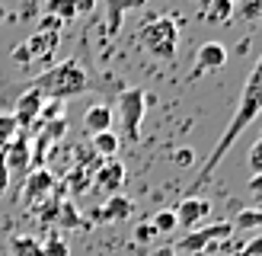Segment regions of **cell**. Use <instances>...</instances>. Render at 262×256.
<instances>
[{"label": "cell", "instance_id": "cell-1", "mask_svg": "<svg viewBox=\"0 0 262 256\" xmlns=\"http://www.w3.org/2000/svg\"><path fill=\"white\" fill-rule=\"evenodd\" d=\"M262 112V58L256 61V68L250 71V77H246V83H243V93H240V102H237V109H233V115H230V122H227V128H224V135L217 138V144H214V151L205 157V163L199 166V176H195V183L189 186V196L192 192H199L202 186H205V179L211 176L214 170H217V163L230 154V147L237 144V138L250 128L253 122H256V115Z\"/></svg>", "mask_w": 262, "mask_h": 256}, {"label": "cell", "instance_id": "cell-2", "mask_svg": "<svg viewBox=\"0 0 262 256\" xmlns=\"http://www.w3.org/2000/svg\"><path fill=\"white\" fill-rule=\"evenodd\" d=\"M35 90H38L45 99L61 102V99H71V96L86 93V90H90V77H86V71H83L77 61H61V64L48 68L42 77H38Z\"/></svg>", "mask_w": 262, "mask_h": 256}, {"label": "cell", "instance_id": "cell-3", "mask_svg": "<svg viewBox=\"0 0 262 256\" xmlns=\"http://www.w3.org/2000/svg\"><path fill=\"white\" fill-rule=\"evenodd\" d=\"M138 45L157 61H173L179 51V23L173 16H157L141 26Z\"/></svg>", "mask_w": 262, "mask_h": 256}, {"label": "cell", "instance_id": "cell-4", "mask_svg": "<svg viewBox=\"0 0 262 256\" xmlns=\"http://www.w3.org/2000/svg\"><path fill=\"white\" fill-rule=\"evenodd\" d=\"M144 112H147V93L138 87L122 90L119 93V122L125 128V138L131 144L141 141V122H144Z\"/></svg>", "mask_w": 262, "mask_h": 256}, {"label": "cell", "instance_id": "cell-5", "mask_svg": "<svg viewBox=\"0 0 262 256\" xmlns=\"http://www.w3.org/2000/svg\"><path fill=\"white\" fill-rule=\"evenodd\" d=\"M230 234H233L230 221H221V224H211V227H205V230H189V234L182 237L173 250L176 253H202V250H208L217 240H230Z\"/></svg>", "mask_w": 262, "mask_h": 256}, {"label": "cell", "instance_id": "cell-6", "mask_svg": "<svg viewBox=\"0 0 262 256\" xmlns=\"http://www.w3.org/2000/svg\"><path fill=\"white\" fill-rule=\"evenodd\" d=\"M51 189H55V176H51L48 170H32L29 176L23 179V205H26V208L42 205Z\"/></svg>", "mask_w": 262, "mask_h": 256}, {"label": "cell", "instance_id": "cell-7", "mask_svg": "<svg viewBox=\"0 0 262 256\" xmlns=\"http://www.w3.org/2000/svg\"><path fill=\"white\" fill-rule=\"evenodd\" d=\"M0 154H4V163H7V170H10V179L13 176H26V170H29V163H32V147H29V141H26L23 132L13 138Z\"/></svg>", "mask_w": 262, "mask_h": 256}, {"label": "cell", "instance_id": "cell-8", "mask_svg": "<svg viewBox=\"0 0 262 256\" xmlns=\"http://www.w3.org/2000/svg\"><path fill=\"white\" fill-rule=\"evenodd\" d=\"M208 211H211V202L208 199H195V196H186L176 208H173V215H176V227H186V230H195L205 218H208Z\"/></svg>", "mask_w": 262, "mask_h": 256}, {"label": "cell", "instance_id": "cell-9", "mask_svg": "<svg viewBox=\"0 0 262 256\" xmlns=\"http://www.w3.org/2000/svg\"><path fill=\"white\" fill-rule=\"evenodd\" d=\"M42 106H45V96L38 93V90H26V93L16 99V112H13V119H16L19 128H29L38 122V115H42Z\"/></svg>", "mask_w": 262, "mask_h": 256}, {"label": "cell", "instance_id": "cell-10", "mask_svg": "<svg viewBox=\"0 0 262 256\" xmlns=\"http://www.w3.org/2000/svg\"><path fill=\"white\" fill-rule=\"evenodd\" d=\"M122 183H125V166L119 163V160H106L96 170V189H102V192H109V196H119V189H122Z\"/></svg>", "mask_w": 262, "mask_h": 256}, {"label": "cell", "instance_id": "cell-11", "mask_svg": "<svg viewBox=\"0 0 262 256\" xmlns=\"http://www.w3.org/2000/svg\"><path fill=\"white\" fill-rule=\"evenodd\" d=\"M227 64V48L221 42H205L199 48V58H195V68L199 71H221Z\"/></svg>", "mask_w": 262, "mask_h": 256}, {"label": "cell", "instance_id": "cell-12", "mask_svg": "<svg viewBox=\"0 0 262 256\" xmlns=\"http://www.w3.org/2000/svg\"><path fill=\"white\" fill-rule=\"evenodd\" d=\"M199 13L208 26H227L233 19V0H202Z\"/></svg>", "mask_w": 262, "mask_h": 256}, {"label": "cell", "instance_id": "cell-13", "mask_svg": "<svg viewBox=\"0 0 262 256\" xmlns=\"http://www.w3.org/2000/svg\"><path fill=\"white\" fill-rule=\"evenodd\" d=\"M83 128L90 135H99V132H112V109L106 102H93L86 112H83Z\"/></svg>", "mask_w": 262, "mask_h": 256}, {"label": "cell", "instance_id": "cell-14", "mask_svg": "<svg viewBox=\"0 0 262 256\" xmlns=\"http://www.w3.org/2000/svg\"><path fill=\"white\" fill-rule=\"evenodd\" d=\"M147 0H106V26H109V35H115L122 29V16L128 10H141Z\"/></svg>", "mask_w": 262, "mask_h": 256}, {"label": "cell", "instance_id": "cell-15", "mask_svg": "<svg viewBox=\"0 0 262 256\" xmlns=\"http://www.w3.org/2000/svg\"><path fill=\"white\" fill-rule=\"evenodd\" d=\"M58 32H48V29H38L32 38H29V42H26V48H29V55L32 58H48L51 55V51H55L58 48Z\"/></svg>", "mask_w": 262, "mask_h": 256}, {"label": "cell", "instance_id": "cell-16", "mask_svg": "<svg viewBox=\"0 0 262 256\" xmlns=\"http://www.w3.org/2000/svg\"><path fill=\"white\" fill-rule=\"evenodd\" d=\"M131 199H125V196H112L106 205L99 208V221H125V218L131 215Z\"/></svg>", "mask_w": 262, "mask_h": 256}, {"label": "cell", "instance_id": "cell-17", "mask_svg": "<svg viewBox=\"0 0 262 256\" xmlns=\"http://www.w3.org/2000/svg\"><path fill=\"white\" fill-rule=\"evenodd\" d=\"M10 253L13 256H42V240L29 234H13L10 237Z\"/></svg>", "mask_w": 262, "mask_h": 256}, {"label": "cell", "instance_id": "cell-18", "mask_svg": "<svg viewBox=\"0 0 262 256\" xmlns=\"http://www.w3.org/2000/svg\"><path fill=\"white\" fill-rule=\"evenodd\" d=\"M45 16L58 19L64 26V23H71L77 16V7H74V0H45Z\"/></svg>", "mask_w": 262, "mask_h": 256}, {"label": "cell", "instance_id": "cell-19", "mask_svg": "<svg viewBox=\"0 0 262 256\" xmlns=\"http://www.w3.org/2000/svg\"><path fill=\"white\" fill-rule=\"evenodd\" d=\"M93 151L99 154L102 160H112L115 154H119V135H115V132H99V135H93Z\"/></svg>", "mask_w": 262, "mask_h": 256}, {"label": "cell", "instance_id": "cell-20", "mask_svg": "<svg viewBox=\"0 0 262 256\" xmlns=\"http://www.w3.org/2000/svg\"><path fill=\"white\" fill-rule=\"evenodd\" d=\"M233 230H256L262 227V208H243L237 211V218H233Z\"/></svg>", "mask_w": 262, "mask_h": 256}, {"label": "cell", "instance_id": "cell-21", "mask_svg": "<svg viewBox=\"0 0 262 256\" xmlns=\"http://www.w3.org/2000/svg\"><path fill=\"white\" fill-rule=\"evenodd\" d=\"M233 16H243L246 23L262 19V0H233Z\"/></svg>", "mask_w": 262, "mask_h": 256}, {"label": "cell", "instance_id": "cell-22", "mask_svg": "<svg viewBox=\"0 0 262 256\" xmlns=\"http://www.w3.org/2000/svg\"><path fill=\"white\" fill-rule=\"evenodd\" d=\"M16 135H19V125L13 119V112H0V151H4Z\"/></svg>", "mask_w": 262, "mask_h": 256}, {"label": "cell", "instance_id": "cell-23", "mask_svg": "<svg viewBox=\"0 0 262 256\" xmlns=\"http://www.w3.org/2000/svg\"><path fill=\"white\" fill-rule=\"evenodd\" d=\"M150 224H154V230H157V234H169V230H176V215H173V208H163V211H157Z\"/></svg>", "mask_w": 262, "mask_h": 256}, {"label": "cell", "instance_id": "cell-24", "mask_svg": "<svg viewBox=\"0 0 262 256\" xmlns=\"http://www.w3.org/2000/svg\"><path fill=\"white\" fill-rule=\"evenodd\" d=\"M42 256H71L68 240H61L58 234H51V237L42 243Z\"/></svg>", "mask_w": 262, "mask_h": 256}, {"label": "cell", "instance_id": "cell-25", "mask_svg": "<svg viewBox=\"0 0 262 256\" xmlns=\"http://www.w3.org/2000/svg\"><path fill=\"white\" fill-rule=\"evenodd\" d=\"M154 237H157V230H154V224H150V221L138 224V230H135V240H138V243H150Z\"/></svg>", "mask_w": 262, "mask_h": 256}, {"label": "cell", "instance_id": "cell-26", "mask_svg": "<svg viewBox=\"0 0 262 256\" xmlns=\"http://www.w3.org/2000/svg\"><path fill=\"white\" fill-rule=\"evenodd\" d=\"M250 166H253V173H262V141H256L250 147Z\"/></svg>", "mask_w": 262, "mask_h": 256}, {"label": "cell", "instance_id": "cell-27", "mask_svg": "<svg viewBox=\"0 0 262 256\" xmlns=\"http://www.w3.org/2000/svg\"><path fill=\"white\" fill-rule=\"evenodd\" d=\"M13 61H16V64H23V68H26V64L32 61V55H29V48H26V42L13 48Z\"/></svg>", "mask_w": 262, "mask_h": 256}, {"label": "cell", "instance_id": "cell-28", "mask_svg": "<svg viewBox=\"0 0 262 256\" xmlns=\"http://www.w3.org/2000/svg\"><path fill=\"white\" fill-rule=\"evenodd\" d=\"M243 256H262V234H259L256 240L246 243V247H243Z\"/></svg>", "mask_w": 262, "mask_h": 256}, {"label": "cell", "instance_id": "cell-29", "mask_svg": "<svg viewBox=\"0 0 262 256\" xmlns=\"http://www.w3.org/2000/svg\"><path fill=\"white\" fill-rule=\"evenodd\" d=\"M10 189V170H7V163H4V154H0V196Z\"/></svg>", "mask_w": 262, "mask_h": 256}, {"label": "cell", "instance_id": "cell-30", "mask_svg": "<svg viewBox=\"0 0 262 256\" xmlns=\"http://www.w3.org/2000/svg\"><path fill=\"white\" fill-rule=\"evenodd\" d=\"M192 160H195V154H192V151H189V147H182V151H179V154H176V163H182V166H189V163H192Z\"/></svg>", "mask_w": 262, "mask_h": 256}, {"label": "cell", "instance_id": "cell-31", "mask_svg": "<svg viewBox=\"0 0 262 256\" xmlns=\"http://www.w3.org/2000/svg\"><path fill=\"white\" fill-rule=\"evenodd\" d=\"M74 7H77V16H80V13H90L96 7V0H74Z\"/></svg>", "mask_w": 262, "mask_h": 256}, {"label": "cell", "instance_id": "cell-32", "mask_svg": "<svg viewBox=\"0 0 262 256\" xmlns=\"http://www.w3.org/2000/svg\"><path fill=\"white\" fill-rule=\"evenodd\" d=\"M250 192L262 196V173H253V179H250Z\"/></svg>", "mask_w": 262, "mask_h": 256}, {"label": "cell", "instance_id": "cell-33", "mask_svg": "<svg viewBox=\"0 0 262 256\" xmlns=\"http://www.w3.org/2000/svg\"><path fill=\"white\" fill-rule=\"evenodd\" d=\"M154 256H176L173 247H160V250H154Z\"/></svg>", "mask_w": 262, "mask_h": 256}, {"label": "cell", "instance_id": "cell-34", "mask_svg": "<svg viewBox=\"0 0 262 256\" xmlns=\"http://www.w3.org/2000/svg\"><path fill=\"white\" fill-rule=\"evenodd\" d=\"M4 16H7V10H4V7H0V19H4Z\"/></svg>", "mask_w": 262, "mask_h": 256}]
</instances>
